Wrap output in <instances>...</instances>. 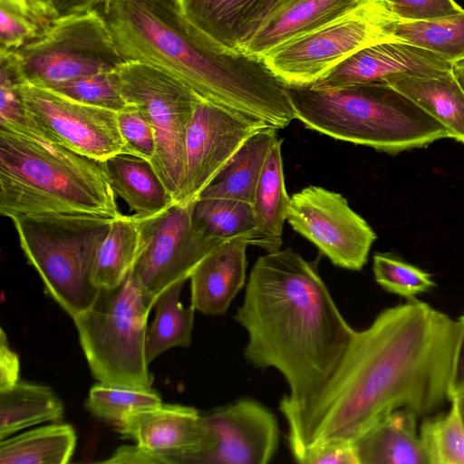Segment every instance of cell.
<instances>
[{
	"label": "cell",
	"mask_w": 464,
	"mask_h": 464,
	"mask_svg": "<svg viewBox=\"0 0 464 464\" xmlns=\"http://www.w3.org/2000/svg\"><path fill=\"white\" fill-rule=\"evenodd\" d=\"M241 238L225 241L192 272L191 304L204 314H224L245 285L246 247Z\"/></svg>",
	"instance_id": "cell-20"
},
{
	"label": "cell",
	"mask_w": 464,
	"mask_h": 464,
	"mask_svg": "<svg viewBox=\"0 0 464 464\" xmlns=\"http://www.w3.org/2000/svg\"><path fill=\"white\" fill-rule=\"evenodd\" d=\"M121 213L103 163L44 137L28 124L0 122V214Z\"/></svg>",
	"instance_id": "cell-4"
},
{
	"label": "cell",
	"mask_w": 464,
	"mask_h": 464,
	"mask_svg": "<svg viewBox=\"0 0 464 464\" xmlns=\"http://www.w3.org/2000/svg\"><path fill=\"white\" fill-rule=\"evenodd\" d=\"M417 418L401 408L372 425L353 442L359 464H429Z\"/></svg>",
	"instance_id": "cell-21"
},
{
	"label": "cell",
	"mask_w": 464,
	"mask_h": 464,
	"mask_svg": "<svg viewBox=\"0 0 464 464\" xmlns=\"http://www.w3.org/2000/svg\"><path fill=\"white\" fill-rule=\"evenodd\" d=\"M117 431L157 455L163 464H196L218 443L204 415L194 407L160 404L127 416Z\"/></svg>",
	"instance_id": "cell-15"
},
{
	"label": "cell",
	"mask_w": 464,
	"mask_h": 464,
	"mask_svg": "<svg viewBox=\"0 0 464 464\" xmlns=\"http://www.w3.org/2000/svg\"><path fill=\"white\" fill-rule=\"evenodd\" d=\"M20 362L17 354L10 348L7 335L0 331V391H5L19 382Z\"/></svg>",
	"instance_id": "cell-40"
},
{
	"label": "cell",
	"mask_w": 464,
	"mask_h": 464,
	"mask_svg": "<svg viewBox=\"0 0 464 464\" xmlns=\"http://www.w3.org/2000/svg\"><path fill=\"white\" fill-rule=\"evenodd\" d=\"M372 269L382 288L409 299L435 285L430 274L391 254L375 253Z\"/></svg>",
	"instance_id": "cell-35"
},
{
	"label": "cell",
	"mask_w": 464,
	"mask_h": 464,
	"mask_svg": "<svg viewBox=\"0 0 464 464\" xmlns=\"http://www.w3.org/2000/svg\"><path fill=\"white\" fill-rule=\"evenodd\" d=\"M288 90L295 120L336 140L398 154L450 138L440 121L390 84Z\"/></svg>",
	"instance_id": "cell-5"
},
{
	"label": "cell",
	"mask_w": 464,
	"mask_h": 464,
	"mask_svg": "<svg viewBox=\"0 0 464 464\" xmlns=\"http://www.w3.org/2000/svg\"><path fill=\"white\" fill-rule=\"evenodd\" d=\"M193 217L198 226L208 235L227 241L236 238L255 245L257 222L253 205L233 199L198 198Z\"/></svg>",
	"instance_id": "cell-31"
},
{
	"label": "cell",
	"mask_w": 464,
	"mask_h": 464,
	"mask_svg": "<svg viewBox=\"0 0 464 464\" xmlns=\"http://www.w3.org/2000/svg\"><path fill=\"white\" fill-rule=\"evenodd\" d=\"M47 0H0V51H14L57 18Z\"/></svg>",
	"instance_id": "cell-32"
},
{
	"label": "cell",
	"mask_w": 464,
	"mask_h": 464,
	"mask_svg": "<svg viewBox=\"0 0 464 464\" xmlns=\"http://www.w3.org/2000/svg\"><path fill=\"white\" fill-rule=\"evenodd\" d=\"M99 10L124 61L155 66L199 99L268 124L284 115L286 86L259 62L208 51L179 0H110Z\"/></svg>",
	"instance_id": "cell-3"
},
{
	"label": "cell",
	"mask_w": 464,
	"mask_h": 464,
	"mask_svg": "<svg viewBox=\"0 0 464 464\" xmlns=\"http://www.w3.org/2000/svg\"><path fill=\"white\" fill-rule=\"evenodd\" d=\"M50 90L77 102L116 112L128 106L121 93L115 70L80 77Z\"/></svg>",
	"instance_id": "cell-36"
},
{
	"label": "cell",
	"mask_w": 464,
	"mask_h": 464,
	"mask_svg": "<svg viewBox=\"0 0 464 464\" xmlns=\"http://www.w3.org/2000/svg\"><path fill=\"white\" fill-rule=\"evenodd\" d=\"M454 397H456L458 401L461 420L464 425V392H460L459 394Z\"/></svg>",
	"instance_id": "cell-45"
},
{
	"label": "cell",
	"mask_w": 464,
	"mask_h": 464,
	"mask_svg": "<svg viewBox=\"0 0 464 464\" xmlns=\"http://www.w3.org/2000/svg\"><path fill=\"white\" fill-rule=\"evenodd\" d=\"M281 145L280 139L268 155L253 204L258 227L254 246L267 252L279 250L282 246L283 227L290 198L285 185Z\"/></svg>",
	"instance_id": "cell-25"
},
{
	"label": "cell",
	"mask_w": 464,
	"mask_h": 464,
	"mask_svg": "<svg viewBox=\"0 0 464 464\" xmlns=\"http://www.w3.org/2000/svg\"><path fill=\"white\" fill-rule=\"evenodd\" d=\"M460 332L458 339L450 382V401L464 392V314L459 318Z\"/></svg>",
	"instance_id": "cell-42"
},
{
	"label": "cell",
	"mask_w": 464,
	"mask_h": 464,
	"mask_svg": "<svg viewBox=\"0 0 464 464\" xmlns=\"http://www.w3.org/2000/svg\"><path fill=\"white\" fill-rule=\"evenodd\" d=\"M394 19L382 0H364L328 23L280 44L259 62L287 87L309 86L362 49L396 39L389 32Z\"/></svg>",
	"instance_id": "cell-8"
},
{
	"label": "cell",
	"mask_w": 464,
	"mask_h": 464,
	"mask_svg": "<svg viewBox=\"0 0 464 464\" xmlns=\"http://www.w3.org/2000/svg\"><path fill=\"white\" fill-rule=\"evenodd\" d=\"M76 433L68 423H53L0 441V464H65L73 455Z\"/></svg>",
	"instance_id": "cell-27"
},
{
	"label": "cell",
	"mask_w": 464,
	"mask_h": 464,
	"mask_svg": "<svg viewBox=\"0 0 464 464\" xmlns=\"http://www.w3.org/2000/svg\"><path fill=\"white\" fill-rule=\"evenodd\" d=\"M268 126L201 100L187 131L184 181L176 203H195L245 141Z\"/></svg>",
	"instance_id": "cell-14"
},
{
	"label": "cell",
	"mask_w": 464,
	"mask_h": 464,
	"mask_svg": "<svg viewBox=\"0 0 464 464\" xmlns=\"http://www.w3.org/2000/svg\"><path fill=\"white\" fill-rule=\"evenodd\" d=\"M363 1L276 0L255 26L238 40L237 53L259 62L280 44L328 23Z\"/></svg>",
	"instance_id": "cell-18"
},
{
	"label": "cell",
	"mask_w": 464,
	"mask_h": 464,
	"mask_svg": "<svg viewBox=\"0 0 464 464\" xmlns=\"http://www.w3.org/2000/svg\"><path fill=\"white\" fill-rule=\"evenodd\" d=\"M301 464H359L353 443L325 446L306 455Z\"/></svg>",
	"instance_id": "cell-39"
},
{
	"label": "cell",
	"mask_w": 464,
	"mask_h": 464,
	"mask_svg": "<svg viewBox=\"0 0 464 464\" xmlns=\"http://www.w3.org/2000/svg\"><path fill=\"white\" fill-rule=\"evenodd\" d=\"M185 282L180 280L167 287L154 304L155 317L147 330L145 346L149 364L170 348L191 343L196 309L191 304L184 307L179 301Z\"/></svg>",
	"instance_id": "cell-29"
},
{
	"label": "cell",
	"mask_w": 464,
	"mask_h": 464,
	"mask_svg": "<svg viewBox=\"0 0 464 464\" xmlns=\"http://www.w3.org/2000/svg\"><path fill=\"white\" fill-rule=\"evenodd\" d=\"M450 402L447 412L430 415L420 425L429 464H464V425L456 397Z\"/></svg>",
	"instance_id": "cell-33"
},
{
	"label": "cell",
	"mask_w": 464,
	"mask_h": 464,
	"mask_svg": "<svg viewBox=\"0 0 464 464\" xmlns=\"http://www.w3.org/2000/svg\"><path fill=\"white\" fill-rule=\"evenodd\" d=\"M12 52L21 83L47 89L114 71L125 62L100 10L57 17L42 34Z\"/></svg>",
	"instance_id": "cell-9"
},
{
	"label": "cell",
	"mask_w": 464,
	"mask_h": 464,
	"mask_svg": "<svg viewBox=\"0 0 464 464\" xmlns=\"http://www.w3.org/2000/svg\"><path fill=\"white\" fill-rule=\"evenodd\" d=\"M119 129L125 143L123 153L136 155L151 161L155 153L154 130L134 105L117 112Z\"/></svg>",
	"instance_id": "cell-37"
},
{
	"label": "cell",
	"mask_w": 464,
	"mask_h": 464,
	"mask_svg": "<svg viewBox=\"0 0 464 464\" xmlns=\"http://www.w3.org/2000/svg\"><path fill=\"white\" fill-rule=\"evenodd\" d=\"M193 204L174 203L164 211L136 218L140 249L131 274L154 304L172 284L188 279L198 265L225 240L212 237L194 220Z\"/></svg>",
	"instance_id": "cell-11"
},
{
	"label": "cell",
	"mask_w": 464,
	"mask_h": 464,
	"mask_svg": "<svg viewBox=\"0 0 464 464\" xmlns=\"http://www.w3.org/2000/svg\"><path fill=\"white\" fill-rule=\"evenodd\" d=\"M452 72L464 89V60L453 63Z\"/></svg>",
	"instance_id": "cell-44"
},
{
	"label": "cell",
	"mask_w": 464,
	"mask_h": 464,
	"mask_svg": "<svg viewBox=\"0 0 464 464\" xmlns=\"http://www.w3.org/2000/svg\"><path fill=\"white\" fill-rule=\"evenodd\" d=\"M110 0H47L57 16L99 10Z\"/></svg>",
	"instance_id": "cell-43"
},
{
	"label": "cell",
	"mask_w": 464,
	"mask_h": 464,
	"mask_svg": "<svg viewBox=\"0 0 464 464\" xmlns=\"http://www.w3.org/2000/svg\"><path fill=\"white\" fill-rule=\"evenodd\" d=\"M452 70V63L437 54L398 39L369 45L343 62L312 84L343 88L386 83L397 75L435 73Z\"/></svg>",
	"instance_id": "cell-17"
},
{
	"label": "cell",
	"mask_w": 464,
	"mask_h": 464,
	"mask_svg": "<svg viewBox=\"0 0 464 464\" xmlns=\"http://www.w3.org/2000/svg\"><path fill=\"white\" fill-rule=\"evenodd\" d=\"M280 140L277 129L268 126L250 138L220 170L199 198H218L253 205L268 155Z\"/></svg>",
	"instance_id": "cell-24"
},
{
	"label": "cell",
	"mask_w": 464,
	"mask_h": 464,
	"mask_svg": "<svg viewBox=\"0 0 464 464\" xmlns=\"http://www.w3.org/2000/svg\"><path fill=\"white\" fill-rule=\"evenodd\" d=\"M102 163L115 195L128 204L136 218L152 217L175 203L150 160L121 152Z\"/></svg>",
	"instance_id": "cell-22"
},
{
	"label": "cell",
	"mask_w": 464,
	"mask_h": 464,
	"mask_svg": "<svg viewBox=\"0 0 464 464\" xmlns=\"http://www.w3.org/2000/svg\"><path fill=\"white\" fill-rule=\"evenodd\" d=\"M276 0H179L182 14L201 44L210 52L240 57L243 37Z\"/></svg>",
	"instance_id": "cell-19"
},
{
	"label": "cell",
	"mask_w": 464,
	"mask_h": 464,
	"mask_svg": "<svg viewBox=\"0 0 464 464\" xmlns=\"http://www.w3.org/2000/svg\"><path fill=\"white\" fill-rule=\"evenodd\" d=\"M115 74L126 103L136 106L154 130L156 148L150 163L176 202L184 181L187 131L201 99L146 63L125 61Z\"/></svg>",
	"instance_id": "cell-10"
},
{
	"label": "cell",
	"mask_w": 464,
	"mask_h": 464,
	"mask_svg": "<svg viewBox=\"0 0 464 464\" xmlns=\"http://www.w3.org/2000/svg\"><path fill=\"white\" fill-rule=\"evenodd\" d=\"M12 220L20 246L45 291L72 319L90 309L102 291L92 279L94 258L112 218L45 213Z\"/></svg>",
	"instance_id": "cell-6"
},
{
	"label": "cell",
	"mask_w": 464,
	"mask_h": 464,
	"mask_svg": "<svg viewBox=\"0 0 464 464\" xmlns=\"http://www.w3.org/2000/svg\"><path fill=\"white\" fill-rule=\"evenodd\" d=\"M100 462L110 464H163L157 455L138 443L135 445H122L110 458Z\"/></svg>",
	"instance_id": "cell-41"
},
{
	"label": "cell",
	"mask_w": 464,
	"mask_h": 464,
	"mask_svg": "<svg viewBox=\"0 0 464 464\" xmlns=\"http://www.w3.org/2000/svg\"><path fill=\"white\" fill-rule=\"evenodd\" d=\"M286 220L334 265L353 271L367 263L377 237L341 194L318 186H308L290 197Z\"/></svg>",
	"instance_id": "cell-13"
},
{
	"label": "cell",
	"mask_w": 464,
	"mask_h": 464,
	"mask_svg": "<svg viewBox=\"0 0 464 464\" xmlns=\"http://www.w3.org/2000/svg\"><path fill=\"white\" fill-rule=\"evenodd\" d=\"M63 413V404L51 388L19 381L0 391V440L25 428L60 420Z\"/></svg>",
	"instance_id": "cell-26"
},
{
	"label": "cell",
	"mask_w": 464,
	"mask_h": 464,
	"mask_svg": "<svg viewBox=\"0 0 464 464\" xmlns=\"http://www.w3.org/2000/svg\"><path fill=\"white\" fill-rule=\"evenodd\" d=\"M392 36L430 51L452 64L464 60V11L421 20H392Z\"/></svg>",
	"instance_id": "cell-30"
},
{
	"label": "cell",
	"mask_w": 464,
	"mask_h": 464,
	"mask_svg": "<svg viewBox=\"0 0 464 464\" xmlns=\"http://www.w3.org/2000/svg\"><path fill=\"white\" fill-rule=\"evenodd\" d=\"M154 303L131 272L119 286L102 289L96 303L73 318L92 376L100 382L152 389L146 358L147 320Z\"/></svg>",
	"instance_id": "cell-7"
},
{
	"label": "cell",
	"mask_w": 464,
	"mask_h": 464,
	"mask_svg": "<svg viewBox=\"0 0 464 464\" xmlns=\"http://www.w3.org/2000/svg\"><path fill=\"white\" fill-rule=\"evenodd\" d=\"M140 249L137 219L124 216L112 219L93 263L92 279L100 289H113L132 271Z\"/></svg>",
	"instance_id": "cell-28"
},
{
	"label": "cell",
	"mask_w": 464,
	"mask_h": 464,
	"mask_svg": "<svg viewBox=\"0 0 464 464\" xmlns=\"http://www.w3.org/2000/svg\"><path fill=\"white\" fill-rule=\"evenodd\" d=\"M235 320L247 334L245 359L282 374L289 392L279 403L290 406L304 404L321 390L355 331L315 266L291 248L256 261Z\"/></svg>",
	"instance_id": "cell-2"
},
{
	"label": "cell",
	"mask_w": 464,
	"mask_h": 464,
	"mask_svg": "<svg viewBox=\"0 0 464 464\" xmlns=\"http://www.w3.org/2000/svg\"><path fill=\"white\" fill-rule=\"evenodd\" d=\"M459 332V320L415 298L355 330L314 396L298 406L279 403L295 461L325 446L353 443L395 410L418 417L436 413L450 401Z\"/></svg>",
	"instance_id": "cell-1"
},
{
	"label": "cell",
	"mask_w": 464,
	"mask_h": 464,
	"mask_svg": "<svg viewBox=\"0 0 464 464\" xmlns=\"http://www.w3.org/2000/svg\"><path fill=\"white\" fill-rule=\"evenodd\" d=\"M387 84L408 96L440 121L451 139L464 143V89L452 70L397 75Z\"/></svg>",
	"instance_id": "cell-23"
},
{
	"label": "cell",
	"mask_w": 464,
	"mask_h": 464,
	"mask_svg": "<svg viewBox=\"0 0 464 464\" xmlns=\"http://www.w3.org/2000/svg\"><path fill=\"white\" fill-rule=\"evenodd\" d=\"M161 403L160 396L152 389L100 382L91 388L85 406L94 416L116 424L133 412Z\"/></svg>",
	"instance_id": "cell-34"
},
{
	"label": "cell",
	"mask_w": 464,
	"mask_h": 464,
	"mask_svg": "<svg viewBox=\"0 0 464 464\" xmlns=\"http://www.w3.org/2000/svg\"><path fill=\"white\" fill-rule=\"evenodd\" d=\"M218 438L196 464H266L279 441L276 416L254 400H240L204 414Z\"/></svg>",
	"instance_id": "cell-16"
},
{
	"label": "cell",
	"mask_w": 464,
	"mask_h": 464,
	"mask_svg": "<svg viewBox=\"0 0 464 464\" xmlns=\"http://www.w3.org/2000/svg\"><path fill=\"white\" fill-rule=\"evenodd\" d=\"M396 20L421 21L459 14L464 9L454 0H382Z\"/></svg>",
	"instance_id": "cell-38"
},
{
	"label": "cell",
	"mask_w": 464,
	"mask_h": 464,
	"mask_svg": "<svg viewBox=\"0 0 464 464\" xmlns=\"http://www.w3.org/2000/svg\"><path fill=\"white\" fill-rule=\"evenodd\" d=\"M17 92L28 125L50 140L102 161L123 151L116 111L29 83Z\"/></svg>",
	"instance_id": "cell-12"
}]
</instances>
